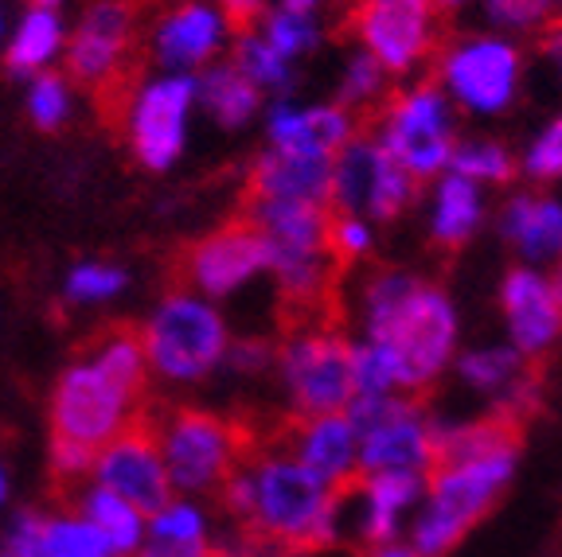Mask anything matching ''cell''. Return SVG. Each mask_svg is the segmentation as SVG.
I'll list each match as a JSON object with an SVG mask.
<instances>
[{"mask_svg": "<svg viewBox=\"0 0 562 557\" xmlns=\"http://www.w3.org/2000/svg\"><path fill=\"white\" fill-rule=\"evenodd\" d=\"M519 471L516 429L484 413H438V464L426 476L406 542L422 557H449L496 511Z\"/></svg>", "mask_w": 562, "mask_h": 557, "instance_id": "6da1fadb", "label": "cell"}, {"mask_svg": "<svg viewBox=\"0 0 562 557\" xmlns=\"http://www.w3.org/2000/svg\"><path fill=\"white\" fill-rule=\"evenodd\" d=\"M356 340H371L395 359L398 386L411 398L449 378L465 323L453 293L441 281L406 265H371L356 277L348 300Z\"/></svg>", "mask_w": 562, "mask_h": 557, "instance_id": "7a4b0ae2", "label": "cell"}, {"mask_svg": "<svg viewBox=\"0 0 562 557\" xmlns=\"http://www.w3.org/2000/svg\"><path fill=\"white\" fill-rule=\"evenodd\" d=\"M220 507L235 531L258 534L293 557L321 554L348 542L344 491L301 468L281 444L246 448L243 464L220 488Z\"/></svg>", "mask_w": 562, "mask_h": 557, "instance_id": "3957f363", "label": "cell"}, {"mask_svg": "<svg viewBox=\"0 0 562 557\" xmlns=\"http://www.w3.org/2000/svg\"><path fill=\"white\" fill-rule=\"evenodd\" d=\"M149 386V366L137 331L114 328L59 371L47 401L52 441L98 453L102 444L140 425V398Z\"/></svg>", "mask_w": 562, "mask_h": 557, "instance_id": "277c9868", "label": "cell"}, {"mask_svg": "<svg viewBox=\"0 0 562 557\" xmlns=\"http://www.w3.org/2000/svg\"><path fill=\"white\" fill-rule=\"evenodd\" d=\"M137 340L149 366V383L192 390L223 371L235 331L220 305L203 300L192 288H172L149 308Z\"/></svg>", "mask_w": 562, "mask_h": 557, "instance_id": "5b68a950", "label": "cell"}, {"mask_svg": "<svg viewBox=\"0 0 562 557\" xmlns=\"http://www.w3.org/2000/svg\"><path fill=\"white\" fill-rule=\"evenodd\" d=\"M430 79L461 114V122H496L524 98L527 44L481 24L457 27L441 39L430 62Z\"/></svg>", "mask_w": 562, "mask_h": 557, "instance_id": "8992f818", "label": "cell"}, {"mask_svg": "<svg viewBox=\"0 0 562 557\" xmlns=\"http://www.w3.org/2000/svg\"><path fill=\"white\" fill-rule=\"evenodd\" d=\"M368 122L371 125L363 133L418 183H430L446 172L457 137H461V114L449 105V98L430 75L395 82V90Z\"/></svg>", "mask_w": 562, "mask_h": 557, "instance_id": "52a82bcc", "label": "cell"}, {"mask_svg": "<svg viewBox=\"0 0 562 557\" xmlns=\"http://www.w3.org/2000/svg\"><path fill=\"white\" fill-rule=\"evenodd\" d=\"M273 383L290 418L340 413L351 406V336L333 323L305 320L273 343Z\"/></svg>", "mask_w": 562, "mask_h": 557, "instance_id": "ba28073f", "label": "cell"}, {"mask_svg": "<svg viewBox=\"0 0 562 557\" xmlns=\"http://www.w3.org/2000/svg\"><path fill=\"white\" fill-rule=\"evenodd\" d=\"M145 425H149L153 441H157L172 496H220L227 476L243 464L246 448H250L235 421H227L223 413L195 410V406H172V410L145 421Z\"/></svg>", "mask_w": 562, "mask_h": 557, "instance_id": "9c48e42d", "label": "cell"}, {"mask_svg": "<svg viewBox=\"0 0 562 557\" xmlns=\"http://www.w3.org/2000/svg\"><path fill=\"white\" fill-rule=\"evenodd\" d=\"M348 418L360 436V476L398 471L430 476L438 464V413L411 394L351 398Z\"/></svg>", "mask_w": 562, "mask_h": 557, "instance_id": "30bf717a", "label": "cell"}, {"mask_svg": "<svg viewBox=\"0 0 562 557\" xmlns=\"http://www.w3.org/2000/svg\"><path fill=\"white\" fill-rule=\"evenodd\" d=\"M351 47L368 52L395 82L430 75V62L446 39V20L430 0H351Z\"/></svg>", "mask_w": 562, "mask_h": 557, "instance_id": "8fae6325", "label": "cell"}, {"mask_svg": "<svg viewBox=\"0 0 562 557\" xmlns=\"http://www.w3.org/2000/svg\"><path fill=\"white\" fill-rule=\"evenodd\" d=\"M195 110V75L153 70L133 82L122 105V129L145 172H172L188 152Z\"/></svg>", "mask_w": 562, "mask_h": 557, "instance_id": "7c38bea8", "label": "cell"}, {"mask_svg": "<svg viewBox=\"0 0 562 557\" xmlns=\"http://www.w3.org/2000/svg\"><path fill=\"white\" fill-rule=\"evenodd\" d=\"M418 195L422 183L386 157L368 133L348 140L333 157V195H328L333 215H360L383 230L391 223H403L418 207Z\"/></svg>", "mask_w": 562, "mask_h": 557, "instance_id": "4fadbf2b", "label": "cell"}, {"mask_svg": "<svg viewBox=\"0 0 562 557\" xmlns=\"http://www.w3.org/2000/svg\"><path fill=\"white\" fill-rule=\"evenodd\" d=\"M133 44H137L133 0H87L67 27V47H63L67 79L87 90H114L130 70Z\"/></svg>", "mask_w": 562, "mask_h": 557, "instance_id": "5bb4252c", "label": "cell"}, {"mask_svg": "<svg viewBox=\"0 0 562 557\" xmlns=\"http://www.w3.org/2000/svg\"><path fill=\"white\" fill-rule=\"evenodd\" d=\"M453 378L469 398L481 401L484 418H496L504 425L516 429L524 418L539 410V378L516 348L504 340H481V343H461L453 366Z\"/></svg>", "mask_w": 562, "mask_h": 557, "instance_id": "9a60e30c", "label": "cell"}, {"mask_svg": "<svg viewBox=\"0 0 562 557\" xmlns=\"http://www.w3.org/2000/svg\"><path fill=\"white\" fill-rule=\"evenodd\" d=\"M184 288L200 293L211 305H227L246 288L266 281V242L246 218L223 223L211 235L195 238L180 265Z\"/></svg>", "mask_w": 562, "mask_h": 557, "instance_id": "2e32d148", "label": "cell"}, {"mask_svg": "<svg viewBox=\"0 0 562 557\" xmlns=\"http://www.w3.org/2000/svg\"><path fill=\"white\" fill-rule=\"evenodd\" d=\"M238 27L215 0H176L153 20L149 59L157 70L172 75H200L211 62L227 59Z\"/></svg>", "mask_w": 562, "mask_h": 557, "instance_id": "e0dca14e", "label": "cell"}, {"mask_svg": "<svg viewBox=\"0 0 562 557\" xmlns=\"http://www.w3.org/2000/svg\"><path fill=\"white\" fill-rule=\"evenodd\" d=\"M504 343L516 348L527 363L543 359L562 340V305L551 285V273L536 265H512L496 285Z\"/></svg>", "mask_w": 562, "mask_h": 557, "instance_id": "ac0fdd59", "label": "cell"}, {"mask_svg": "<svg viewBox=\"0 0 562 557\" xmlns=\"http://www.w3.org/2000/svg\"><path fill=\"white\" fill-rule=\"evenodd\" d=\"M262 137L266 148L278 152H305V157H328L333 160L348 140L363 133V122L348 114L333 98H270L262 105Z\"/></svg>", "mask_w": 562, "mask_h": 557, "instance_id": "d6986e66", "label": "cell"}, {"mask_svg": "<svg viewBox=\"0 0 562 557\" xmlns=\"http://www.w3.org/2000/svg\"><path fill=\"white\" fill-rule=\"evenodd\" d=\"M422 488H426V476H398V471L356 476V484L344 491L348 538L360 549L403 542L422 503Z\"/></svg>", "mask_w": 562, "mask_h": 557, "instance_id": "ffe728a7", "label": "cell"}, {"mask_svg": "<svg viewBox=\"0 0 562 557\" xmlns=\"http://www.w3.org/2000/svg\"><path fill=\"white\" fill-rule=\"evenodd\" d=\"M90 484L114 491L125 503H133L137 511L153 514L172 499V484H168V471L160 464L157 441H153L149 425L125 429L122 436H114L110 444H102L90 464Z\"/></svg>", "mask_w": 562, "mask_h": 557, "instance_id": "44dd1931", "label": "cell"}, {"mask_svg": "<svg viewBox=\"0 0 562 557\" xmlns=\"http://www.w3.org/2000/svg\"><path fill=\"white\" fill-rule=\"evenodd\" d=\"M492 230L516 265L551 270L562 253V195L554 187H508L492 207Z\"/></svg>", "mask_w": 562, "mask_h": 557, "instance_id": "7402d4cb", "label": "cell"}, {"mask_svg": "<svg viewBox=\"0 0 562 557\" xmlns=\"http://www.w3.org/2000/svg\"><path fill=\"white\" fill-rule=\"evenodd\" d=\"M418 211L422 230H426L430 246H438V250H465L492 223V195L484 187H476L473 180L446 168L438 180L422 183Z\"/></svg>", "mask_w": 562, "mask_h": 557, "instance_id": "603a6c76", "label": "cell"}, {"mask_svg": "<svg viewBox=\"0 0 562 557\" xmlns=\"http://www.w3.org/2000/svg\"><path fill=\"white\" fill-rule=\"evenodd\" d=\"M281 448L308 468L316 479H325L328 488L348 491L360 476V436L351 425L348 410L340 413H316V418H297L281 441Z\"/></svg>", "mask_w": 562, "mask_h": 557, "instance_id": "cb8c5ba5", "label": "cell"}, {"mask_svg": "<svg viewBox=\"0 0 562 557\" xmlns=\"http://www.w3.org/2000/svg\"><path fill=\"white\" fill-rule=\"evenodd\" d=\"M328 195H333V160L328 157L262 148L250 164V175H246V203L328 207Z\"/></svg>", "mask_w": 562, "mask_h": 557, "instance_id": "d4e9b609", "label": "cell"}, {"mask_svg": "<svg viewBox=\"0 0 562 557\" xmlns=\"http://www.w3.org/2000/svg\"><path fill=\"white\" fill-rule=\"evenodd\" d=\"M220 523L207 499L172 496L145 523V542L133 557H215Z\"/></svg>", "mask_w": 562, "mask_h": 557, "instance_id": "484cf974", "label": "cell"}, {"mask_svg": "<svg viewBox=\"0 0 562 557\" xmlns=\"http://www.w3.org/2000/svg\"><path fill=\"white\" fill-rule=\"evenodd\" d=\"M67 16L63 9H44V4H27L9 27L4 39V67L12 79H35L44 70H55L63 62V47H67Z\"/></svg>", "mask_w": 562, "mask_h": 557, "instance_id": "4316f807", "label": "cell"}, {"mask_svg": "<svg viewBox=\"0 0 562 557\" xmlns=\"http://www.w3.org/2000/svg\"><path fill=\"white\" fill-rule=\"evenodd\" d=\"M266 98L255 90V82L243 79L231 59L211 62L207 70L195 75V110L207 117L215 129L243 133L262 117Z\"/></svg>", "mask_w": 562, "mask_h": 557, "instance_id": "83f0119b", "label": "cell"}, {"mask_svg": "<svg viewBox=\"0 0 562 557\" xmlns=\"http://www.w3.org/2000/svg\"><path fill=\"white\" fill-rule=\"evenodd\" d=\"M70 496H75V511L87 519L90 526H98V534H102L110 546H114L117 557H133L140 549V542H145V523H149V514L137 511L133 503H125L122 496H114V491L98 488V484H90V479H82V484H75L70 488Z\"/></svg>", "mask_w": 562, "mask_h": 557, "instance_id": "f1b7e54d", "label": "cell"}, {"mask_svg": "<svg viewBox=\"0 0 562 557\" xmlns=\"http://www.w3.org/2000/svg\"><path fill=\"white\" fill-rule=\"evenodd\" d=\"M449 172L473 180L488 195L508 192L519 180L516 148L504 137H492V133H461L453 145V157H449Z\"/></svg>", "mask_w": 562, "mask_h": 557, "instance_id": "f546056e", "label": "cell"}, {"mask_svg": "<svg viewBox=\"0 0 562 557\" xmlns=\"http://www.w3.org/2000/svg\"><path fill=\"white\" fill-rule=\"evenodd\" d=\"M266 44L290 59L293 67H301L305 59H313L321 47L328 44V16H316V12H297V9H281V4H270V9L258 16V24H250Z\"/></svg>", "mask_w": 562, "mask_h": 557, "instance_id": "4dcf8cb0", "label": "cell"}, {"mask_svg": "<svg viewBox=\"0 0 562 557\" xmlns=\"http://www.w3.org/2000/svg\"><path fill=\"white\" fill-rule=\"evenodd\" d=\"M227 59L235 62L243 79L255 82V90L266 98V102H270V98H285L297 90V67H293L290 59H281L255 27H238L235 39H231Z\"/></svg>", "mask_w": 562, "mask_h": 557, "instance_id": "1f68e13d", "label": "cell"}, {"mask_svg": "<svg viewBox=\"0 0 562 557\" xmlns=\"http://www.w3.org/2000/svg\"><path fill=\"white\" fill-rule=\"evenodd\" d=\"M391 90H395V79H391L368 52H360V47H348V52H344L340 67H336V82H333L336 105H344L348 114H356L363 122V117H371L379 105L386 102Z\"/></svg>", "mask_w": 562, "mask_h": 557, "instance_id": "d6a6232c", "label": "cell"}, {"mask_svg": "<svg viewBox=\"0 0 562 557\" xmlns=\"http://www.w3.org/2000/svg\"><path fill=\"white\" fill-rule=\"evenodd\" d=\"M473 16L488 32L527 44V39H543L551 27L562 24V0H481Z\"/></svg>", "mask_w": 562, "mask_h": 557, "instance_id": "836d02e7", "label": "cell"}, {"mask_svg": "<svg viewBox=\"0 0 562 557\" xmlns=\"http://www.w3.org/2000/svg\"><path fill=\"white\" fill-rule=\"evenodd\" d=\"M130 288V270L114 262H75L63 277V300L75 308H102L114 305Z\"/></svg>", "mask_w": 562, "mask_h": 557, "instance_id": "e575fe53", "label": "cell"}, {"mask_svg": "<svg viewBox=\"0 0 562 557\" xmlns=\"http://www.w3.org/2000/svg\"><path fill=\"white\" fill-rule=\"evenodd\" d=\"M516 168L527 187H554V183H562V110L547 117L524 140V148H516Z\"/></svg>", "mask_w": 562, "mask_h": 557, "instance_id": "d590c367", "label": "cell"}, {"mask_svg": "<svg viewBox=\"0 0 562 557\" xmlns=\"http://www.w3.org/2000/svg\"><path fill=\"white\" fill-rule=\"evenodd\" d=\"M44 557H117V554L98 534V526H90L75 507H67V511H47Z\"/></svg>", "mask_w": 562, "mask_h": 557, "instance_id": "8d00e7d4", "label": "cell"}, {"mask_svg": "<svg viewBox=\"0 0 562 557\" xmlns=\"http://www.w3.org/2000/svg\"><path fill=\"white\" fill-rule=\"evenodd\" d=\"M24 110L35 129L59 133L63 125L75 117V82H70L67 75H59V70L35 75V79H27Z\"/></svg>", "mask_w": 562, "mask_h": 557, "instance_id": "74e56055", "label": "cell"}, {"mask_svg": "<svg viewBox=\"0 0 562 557\" xmlns=\"http://www.w3.org/2000/svg\"><path fill=\"white\" fill-rule=\"evenodd\" d=\"M328 250L340 270L368 265L379 253V227L360 215H333L328 218Z\"/></svg>", "mask_w": 562, "mask_h": 557, "instance_id": "f35d334b", "label": "cell"}, {"mask_svg": "<svg viewBox=\"0 0 562 557\" xmlns=\"http://www.w3.org/2000/svg\"><path fill=\"white\" fill-rule=\"evenodd\" d=\"M44 519L40 507H20L0 526V557H44Z\"/></svg>", "mask_w": 562, "mask_h": 557, "instance_id": "ab89813d", "label": "cell"}, {"mask_svg": "<svg viewBox=\"0 0 562 557\" xmlns=\"http://www.w3.org/2000/svg\"><path fill=\"white\" fill-rule=\"evenodd\" d=\"M273 371V343L262 340V336H235L227 348V359H223L220 375L231 378H262Z\"/></svg>", "mask_w": 562, "mask_h": 557, "instance_id": "60d3db41", "label": "cell"}, {"mask_svg": "<svg viewBox=\"0 0 562 557\" xmlns=\"http://www.w3.org/2000/svg\"><path fill=\"white\" fill-rule=\"evenodd\" d=\"M47 461H52L55 479H59V484H67V488H75V484H82V479L90 476L94 453H87V448H75V444L52 441V453H47Z\"/></svg>", "mask_w": 562, "mask_h": 557, "instance_id": "b9f144b4", "label": "cell"}, {"mask_svg": "<svg viewBox=\"0 0 562 557\" xmlns=\"http://www.w3.org/2000/svg\"><path fill=\"white\" fill-rule=\"evenodd\" d=\"M215 557H293V554H290V549L273 546V542L258 538V534L231 531V534H223V538H220Z\"/></svg>", "mask_w": 562, "mask_h": 557, "instance_id": "7bdbcfd3", "label": "cell"}, {"mask_svg": "<svg viewBox=\"0 0 562 557\" xmlns=\"http://www.w3.org/2000/svg\"><path fill=\"white\" fill-rule=\"evenodd\" d=\"M215 4L227 12V20L235 27H250V24H258V16L270 9L273 0H215Z\"/></svg>", "mask_w": 562, "mask_h": 557, "instance_id": "ee69618b", "label": "cell"}, {"mask_svg": "<svg viewBox=\"0 0 562 557\" xmlns=\"http://www.w3.org/2000/svg\"><path fill=\"white\" fill-rule=\"evenodd\" d=\"M539 47H543V62L551 67V75L559 79V87H562V24L551 27V32L539 39Z\"/></svg>", "mask_w": 562, "mask_h": 557, "instance_id": "f6af8a7d", "label": "cell"}, {"mask_svg": "<svg viewBox=\"0 0 562 557\" xmlns=\"http://www.w3.org/2000/svg\"><path fill=\"white\" fill-rule=\"evenodd\" d=\"M430 4L441 20H465V16H473L481 0H430Z\"/></svg>", "mask_w": 562, "mask_h": 557, "instance_id": "bcb514c9", "label": "cell"}, {"mask_svg": "<svg viewBox=\"0 0 562 557\" xmlns=\"http://www.w3.org/2000/svg\"><path fill=\"white\" fill-rule=\"evenodd\" d=\"M363 557H422L418 549L411 546V542H386V546H371V549H363Z\"/></svg>", "mask_w": 562, "mask_h": 557, "instance_id": "7dc6e473", "label": "cell"}, {"mask_svg": "<svg viewBox=\"0 0 562 557\" xmlns=\"http://www.w3.org/2000/svg\"><path fill=\"white\" fill-rule=\"evenodd\" d=\"M273 4H281V9H297V12H316V16H328V9H333L336 0H273Z\"/></svg>", "mask_w": 562, "mask_h": 557, "instance_id": "c3c4849f", "label": "cell"}, {"mask_svg": "<svg viewBox=\"0 0 562 557\" xmlns=\"http://www.w3.org/2000/svg\"><path fill=\"white\" fill-rule=\"evenodd\" d=\"M12 503V476H9V464L0 461V514L9 511Z\"/></svg>", "mask_w": 562, "mask_h": 557, "instance_id": "681fc988", "label": "cell"}, {"mask_svg": "<svg viewBox=\"0 0 562 557\" xmlns=\"http://www.w3.org/2000/svg\"><path fill=\"white\" fill-rule=\"evenodd\" d=\"M547 273H551V285H554V293H559V305H562V253L554 258V265Z\"/></svg>", "mask_w": 562, "mask_h": 557, "instance_id": "f907efd6", "label": "cell"}, {"mask_svg": "<svg viewBox=\"0 0 562 557\" xmlns=\"http://www.w3.org/2000/svg\"><path fill=\"white\" fill-rule=\"evenodd\" d=\"M9 27H12V20H9V12L0 9V52H4V39H9Z\"/></svg>", "mask_w": 562, "mask_h": 557, "instance_id": "816d5d0a", "label": "cell"}, {"mask_svg": "<svg viewBox=\"0 0 562 557\" xmlns=\"http://www.w3.org/2000/svg\"><path fill=\"white\" fill-rule=\"evenodd\" d=\"M27 4H44V9H63L67 0H27Z\"/></svg>", "mask_w": 562, "mask_h": 557, "instance_id": "f5cc1de1", "label": "cell"}]
</instances>
